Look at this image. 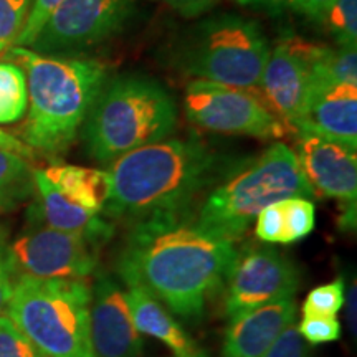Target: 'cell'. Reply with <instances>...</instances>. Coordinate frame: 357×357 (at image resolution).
<instances>
[{
  "instance_id": "obj_31",
  "label": "cell",
  "mask_w": 357,
  "mask_h": 357,
  "mask_svg": "<svg viewBox=\"0 0 357 357\" xmlns=\"http://www.w3.org/2000/svg\"><path fill=\"white\" fill-rule=\"evenodd\" d=\"M3 231L0 234V318L7 316L8 303H10L13 293V283H15V275L8 260V250Z\"/></svg>"
},
{
  "instance_id": "obj_18",
  "label": "cell",
  "mask_w": 357,
  "mask_h": 357,
  "mask_svg": "<svg viewBox=\"0 0 357 357\" xmlns=\"http://www.w3.org/2000/svg\"><path fill=\"white\" fill-rule=\"evenodd\" d=\"M134 324L141 334L159 339L169 347L174 357H208L202 347L187 334L182 326L164 310L158 300L139 288H129L126 293Z\"/></svg>"
},
{
  "instance_id": "obj_20",
  "label": "cell",
  "mask_w": 357,
  "mask_h": 357,
  "mask_svg": "<svg viewBox=\"0 0 357 357\" xmlns=\"http://www.w3.org/2000/svg\"><path fill=\"white\" fill-rule=\"evenodd\" d=\"M33 171L24 155L0 147V211H12L32 197Z\"/></svg>"
},
{
  "instance_id": "obj_14",
  "label": "cell",
  "mask_w": 357,
  "mask_h": 357,
  "mask_svg": "<svg viewBox=\"0 0 357 357\" xmlns=\"http://www.w3.org/2000/svg\"><path fill=\"white\" fill-rule=\"evenodd\" d=\"M91 291L89 337L95 357H141L144 339L134 324L121 284L101 275Z\"/></svg>"
},
{
  "instance_id": "obj_23",
  "label": "cell",
  "mask_w": 357,
  "mask_h": 357,
  "mask_svg": "<svg viewBox=\"0 0 357 357\" xmlns=\"http://www.w3.org/2000/svg\"><path fill=\"white\" fill-rule=\"evenodd\" d=\"M281 215H283L284 242L283 245L300 242L314 230L316 208L314 204L306 197H289L280 200Z\"/></svg>"
},
{
  "instance_id": "obj_19",
  "label": "cell",
  "mask_w": 357,
  "mask_h": 357,
  "mask_svg": "<svg viewBox=\"0 0 357 357\" xmlns=\"http://www.w3.org/2000/svg\"><path fill=\"white\" fill-rule=\"evenodd\" d=\"M42 172L66 199L91 213L101 215L106 202V194H108V174L106 171L55 162L43 169Z\"/></svg>"
},
{
  "instance_id": "obj_36",
  "label": "cell",
  "mask_w": 357,
  "mask_h": 357,
  "mask_svg": "<svg viewBox=\"0 0 357 357\" xmlns=\"http://www.w3.org/2000/svg\"><path fill=\"white\" fill-rule=\"evenodd\" d=\"M346 301V307H347V326H349V331L352 333V336L356 337L357 334V314H356V307H357V288H356V280L352 281L351 288L347 289V298H344Z\"/></svg>"
},
{
  "instance_id": "obj_5",
  "label": "cell",
  "mask_w": 357,
  "mask_h": 357,
  "mask_svg": "<svg viewBox=\"0 0 357 357\" xmlns=\"http://www.w3.org/2000/svg\"><path fill=\"white\" fill-rule=\"evenodd\" d=\"M312 195L314 192L301 171L296 153L283 142H275L208 192L195 225L207 234L235 242L268 205Z\"/></svg>"
},
{
  "instance_id": "obj_10",
  "label": "cell",
  "mask_w": 357,
  "mask_h": 357,
  "mask_svg": "<svg viewBox=\"0 0 357 357\" xmlns=\"http://www.w3.org/2000/svg\"><path fill=\"white\" fill-rule=\"evenodd\" d=\"M95 243L78 234L32 225L8 245L15 278L86 280L98 266Z\"/></svg>"
},
{
  "instance_id": "obj_35",
  "label": "cell",
  "mask_w": 357,
  "mask_h": 357,
  "mask_svg": "<svg viewBox=\"0 0 357 357\" xmlns=\"http://www.w3.org/2000/svg\"><path fill=\"white\" fill-rule=\"evenodd\" d=\"M0 147H3V149L15 151V153L22 154L26 159H32L33 158V151L30 149L29 146H25L24 142L19 139V137L12 136V134L2 131V129H0Z\"/></svg>"
},
{
  "instance_id": "obj_6",
  "label": "cell",
  "mask_w": 357,
  "mask_h": 357,
  "mask_svg": "<svg viewBox=\"0 0 357 357\" xmlns=\"http://www.w3.org/2000/svg\"><path fill=\"white\" fill-rule=\"evenodd\" d=\"M91 296L86 280L20 276L7 316L47 357H95L89 337Z\"/></svg>"
},
{
  "instance_id": "obj_27",
  "label": "cell",
  "mask_w": 357,
  "mask_h": 357,
  "mask_svg": "<svg viewBox=\"0 0 357 357\" xmlns=\"http://www.w3.org/2000/svg\"><path fill=\"white\" fill-rule=\"evenodd\" d=\"M63 0H32V6H30L24 29H22L20 35L17 37L13 47H30L40 30H42L45 22L48 20V17L52 15L53 10Z\"/></svg>"
},
{
  "instance_id": "obj_29",
  "label": "cell",
  "mask_w": 357,
  "mask_h": 357,
  "mask_svg": "<svg viewBox=\"0 0 357 357\" xmlns=\"http://www.w3.org/2000/svg\"><path fill=\"white\" fill-rule=\"evenodd\" d=\"M280 202V200H278ZM275 202L258 213L255 218V235L261 242L266 243H283L284 242V227L283 215H281L280 204Z\"/></svg>"
},
{
  "instance_id": "obj_26",
  "label": "cell",
  "mask_w": 357,
  "mask_h": 357,
  "mask_svg": "<svg viewBox=\"0 0 357 357\" xmlns=\"http://www.w3.org/2000/svg\"><path fill=\"white\" fill-rule=\"evenodd\" d=\"M0 357H47L8 316L0 318Z\"/></svg>"
},
{
  "instance_id": "obj_3",
  "label": "cell",
  "mask_w": 357,
  "mask_h": 357,
  "mask_svg": "<svg viewBox=\"0 0 357 357\" xmlns=\"http://www.w3.org/2000/svg\"><path fill=\"white\" fill-rule=\"evenodd\" d=\"M8 55L24 68L29 88L22 142L33 154L66 153L108 79V66L95 58L38 55L26 47L8 48Z\"/></svg>"
},
{
  "instance_id": "obj_28",
  "label": "cell",
  "mask_w": 357,
  "mask_h": 357,
  "mask_svg": "<svg viewBox=\"0 0 357 357\" xmlns=\"http://www.w3.org/2000/svg\"><path fill=\"white\" fill-rule=\"evenodd\" d=\"M296 328L307 344H324L341 337V324L336 318H319V316L303 318Z\"/></svg>"
},
{
  "instance_id": "obj_15",
  "label": "cell",
  "mask_w": 357,
  "mask_h": 357,
  "mask_svg": "<svg viewBox=\"0 0 357 357\" xmlns=\"http://www.w3.org/2000/svg\"><path fill=\"white\" fill-rule=\"evenodd\" d=\"M294 296L270 303L231 319L222 357H263L296 318Z\"/></svg>"
},
{
  "instance_id": "obj_30",
  "label": "cell",
  "mask_w": 357,
  "mask_h": 357,
  "mask_svg": "<svg viewBox=\"0 0 357 357\" xmlns=\"http://www.w3.org/2000/svg\"><path fill=\"white\" fill-rule=\"evenodd\" d=\"M310 356V347L307 342L298 333L296 324H289L281 336L276 339L273 346L268 349L263 357H307Z\"/></svg>"
},
{
  "instance_id": "obj_25",
  "label": "cell",
  "mask_w": 357,
  "mask_h": 357,
  "mask_svg": "<svg viewBox=\"0 0 357 357\" xmlns=\"http://www.w3.org/2000/svg\"><path fill=\"white\" fill-rule=\"evenodd\" d=\"M32 0H0V53L15 45L26 15H29Z\"/></svg>"
},
{
  "instance_id": "obj_17",
  "label": "cell",
  "mask_w": 357,
  "mask_h": 357,
  "mask_svg": "<svg viewBox=\"0 0 357 357\" xmlns=\"http://www.w3.org/2000/svg\"><path fill=\"white\" fill-rule=\"evenodd\" d=\"M35 190H37V208L45 225L50 229L78 234L101 247L113 236V225L100 213H91L78 204L66 199L55 185L43 176L42 171H33Z\"/></svg>"
},
{
  "instance_id": "obj_1",
  "label": "cell",
  "mask_w": 357,
  "mask_h": 357,
  "mask_svg": "<svg viewBox=\"0 0 357 357\" xmlns=\"http://www.w3.org/2000/svg\"><path fill=\"white\" fill-rule=\"evenodd\" d=\"M236 255L234 242L169 213L132 223L116 268L129 288H139L176 316L195 321L225 287Z\"/></svg>"
},
{
  "instance_id": "obj_13",
  "label": "cell",
  "mask_w": 357,
  "mask_h": 357,
  "mask_svg": "<svg viewBox=\"0 0 357 357\" xmlns=\"http://www.w3.org/2000/svg\"><path fill=\"white\" fill-rule=\"evenodd\" d=\"M298 134L296 158L312 192L336 199L346 212L341 225H356L357 146L310 131Z\"/></svg>"
},
{
  "instance_id": "obj_32",
  "label": "cell",
  "mask_w": 357,
  "mask_h": 357,
  "mask_svg": "<svg viewBox=\"0 0 357 357\" xmlns=\"http://www.w3.org/2000/svg\"><path fill=\"white\" fill-rule=\"evenodd\" d=\"M155 2H160L172 8L174 12L184 17V19H195V17L211 12L217 6L218 0H155Z\"/></svg>"
},
{
  "instance_id": "obj_21",
  "label": "cell",
  "mask_w": 357,
  "mask_h": 357,
  "mask_svg": "<svg viewBox=\"0 0 357 357\" xmlns=\"http://www.w3.org/2000/svg\"><path fill=\"white\" fill-rule=\"evenodd\" d=\"M29 108L26 75L20 65L0 61V124L20 121Z\"/></svg>"
},
{
  "instance_id": "obj_33",
  "label": "cell",
  "mask_w": 357,
  "mask_h": 357,
  "mask_svg": "<svg viewBox=\"0 0 357 357\" xmlns=\"http://www.w3.org/2000/svg\"><path fill=\"white\" fill-rule=\"evenodd\" d=\"M236 2L243 7L265 10L271 15H281L293 6V0H236Z\"/></svg>"
},
{
  "instance_id": "obj_9",
  "label": "cell",
  "mask_w": 357,
  "mask_h": 357,
  "mask_svg": "<svg viewBox=\"0 0 357 357\" xmlns=\"http://www.w3.org/2000/svg\"><path fill=\"white\" fill-rule=\"evenodd\" d=\"M137 0H63L45 22L30 50L45 56H73L119 33Z\"/></svg>"
},
{
  "instance_id": "obj_12",
  "label": "cell",
  "mask_w": 357,
  "mask_h": 357,
  "mask_svg": "<svg viewBox=\"0 0 357 357\" xmlns=\"http://www.w3.org/2000/svg\"><path fill=\"white\" fill-rule=\"evenodd\" d=\"M225 284V314L231 321L257 307L294 296L300 273L275 248L253 247L236 255Z\"/></svg>"
},
{
  "instance_id": "obj_4",
  "label": "cell",
  "mask_w": 357,
  "mask_h": 357,
  "mask_svg": "<svg viewBox=\"0 0 357 357\" xmlns=\"http://www.w3.org/2000/svg\"><path fill=\"white\" fill-rule=\"evenodd\" d=\"M177 105L158 79L144 75L108 78L83 123L89 158L108 164L121 155L167 139L177 128Z\"/></svg>"
},
{
  "instance_id": "obj_8",
  "label": "cell",
  "mask_w": 357,
  "mask_h": 357,
  "mask_svg": "<svg viewBox=\"0 0 357 357\" xmlns=\"http://www.w3.org/2000/svg\"><path fill=\"white\" fill-rule=\"evenodd\" d=\"M185 114L205 131L278 139L288 132L284 123L253 93L229 84L194 79L187 84Z\"/></svg>"
},
{
  "instance_id": "obj_11",
  "label": "cell",
  "mask_w": 357,
  "mask_h": 357,
  "mask_svg": "<svg viewBox=\"0 0 357 357\" xmlns=\"http://www.w3.org/2000/svg\"><path fill=\"white\" fill-rule=\"evenodd\" d=\"M326 47L300 37L281 38L270 50L260 89L273 113L296 129L316 84V63Z\"/></svg>"
},
{
  "instance_id": "obj_16",
  "label": "cell",
  "mask_w": 357,
  "mask_h": 357,
  "mask_svg": "<svg viewBox=\"0 0 357 357\" xmlns=\"http://www.w3.org/2000/svg\"><path fill=\"white\" fill-rule=\"evenodd\" d=\"M310 131L357 146V84L323 83L311 91L294 132Z\"/></svg>"
},
{
  "instance_id": "obj_22",
  "label": "cell",
  "mask_w": 357,
  "mask_h": 357,
  "mask_svg": "<svg viewBox=\"0 0 357 357\" xmlns=\"http://www.w3.org/2000/svg\"><path fill=\"white\" fill-rule=\"evenodd\" d=\"M318 22L333 35L339 47H356L357 0H334Z\"/></svg>"
},
{
  "instance_id": "obj_34",
  "label": "cell",
  "mask_w": 357,
  "mask_h": 357,
  "mask_svg": "<svg viewBox=\"0 0 357 357\" xmlns=\"http://www.w3.org/2000/svg\"><path fill=\"white\" fill-rule=\"evenodd\" d=\"M334 0H293V8L303 15L310 17L312 20H318L323 12L328 8Z\"/></svg>"
},
{
  "instance_id": "obj_7",
  "label": "cell",
  "mask_w": 357,
  "mask_h": 357,
  "mask_svg": "<svg viewBox=\"0 0 357 357\" xmlns=\"http://www.w3.org/2000/svg\"><path fill=\"white\" fill-rule=\"evenodd\" d=\"M270 43L258 22L223 13L199 24L182 50L185 73L242 89H260Z\"/></svg>"
},
{
  "instance_id": "obj_37",
  "label": "cell",
  "mask_w": 357,
  "mask_h": 357,
  "mask_svg": "<svg viewBox=\"0 0 357 357\" xmlns=\"http://www.w3.org/2000/svg\"><path fill=\"white\" fill-rule=\"evenodd\" d=\"M0 231H2V229H0Z\"/></svg>"
},
{
  "instance_id": "obj_24",
  "label": "cell",
  "mask_w": 357,
  "mask_h": 357,
  "mask_svg": "<svg viewBox=\"0 0 357 357\" xmlns=\"http://www.w3.org/2000/svg\"><path fill=\"white\" fill-rule=\"evenodd\" d=\"M344 291L346 288L342 280L331 281V283L314 288L307 294L301 306L303 318H312V316L336 318V314L344 305Z\"/></svg>"
},
{
  "instance_id": "obj_2",
  "label": "cell",
  "mask_w": 357,
  "mask_h": 357,
  "mask_svg": "<svg viewBox=\"0 0 357 357\" xmlns=\"http://www.w3.org/2000/svg\"><path fill=\"white\" fill-rule=\"evenodd\" d=\"M217 166V155L199 137H167L142 146L108 164L102 213L132 223L154 215H182L215 178Z\"/></svg>"
}]
</instances>
